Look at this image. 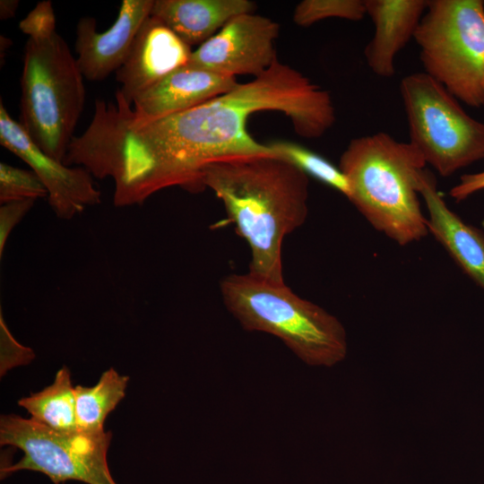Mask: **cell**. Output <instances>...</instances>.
<instances>
[{"label":"cell","mask_w":484,"mask_h":484,"mask_svg":"<svg viewBox=\"0 0 484 484\" xmlns=\"http://www.w3.org/2000/svg\"><path fill=\"white\" fill-rule=\"evenodd\" d=\"M264 110L283 113L296 134L309 139L321 137L336 118L328 91L276 59L252 81L186 111L142 120L128 109L122 115L121 130L125 143L156 165L173 186L200 191V169L207 162L274 153L246 127L252 114Z\"/></svg>","instance_id":"6da1fadb"},{"label":"cell","mask_w":484,"mask_h":484,"mask_svg":"<svg viewBox=\"0 0 484 484\" xmlns=\"http://www.w3.org/2000/svg\"><path fill=\"white\" fill-rule=\"evenodd\" d=\"M429 218L428 229L460 268L484 290V233L450 210L436 189L433 174L425 169L419 186Z\"/></svg>","instance_id":"5bb4252c"},{"label":"cell","mask_w":484,"mask_h":484,"mask_svg":"<svg viewBox=\"0 0 484 484\" xmlns=\"http://www.w3.org/2000/svg\"><path fill=\"white\" fill-rule=\"evenodd\" d=\"M236 78L216 73L190 62L140 93L133 101L142 120L180 113L228 92Z\"/></svg>","instance_id":"4fadbf2b"},{"label":"cell","mask_w":484,"mask_h":484,"mask_svg":"<svg viewBox=\"0 0 484 484\" xmlns=\"http://www.w3.org/2000/svg\"><path fill=\"white\" fill-rule=\"evenodd\" d=\"M251 250L249 272L284 282L282 243L308 214V176L276 153L226 156L200 169Z\"/></svg>","instance_id":"7a4b0ae2"},{"label":"cell","mask_w":484,"mask_h":484,"mask_svg":"<svg viewBox=\"0 0 484 484\" xmlns=\"http://www.w3.org/2000/svg\"><path fill=\"white\" fill-rule=\"evenodd\" d=\"M153 3V0H123L115 22L101 32L97 30L95 18H80L74 47L84 78L102 81L121 67L139 29L151 15Z\"/></svg>","instance_id":"8fae6325"},{"label":"cell","mask_w":484,"mask_h":484,"mask_svg":"<svg viewBox=\"0 0 484 484\" xmlns=\"http://www.w3.org/2000/svg\"><path fill=\"white\" fill-rule=\"evenodd\" d=\"M426 164L413 144L379 132L352 139L339 168L359 212L376 230L406 246L428 234L419 199Z\"/></svg>","instance_id":"3957f363"},{"label":"cell","mask_w":484,"mask_h":484,"mask_svg":"<svg viewBox=\"0 0 484 484\" xmlns=\"http://www.w3.org/2000/svg\"><path fill=\"white\" fill-rule=\"evenodd\" d=\"M255 8L249 0H154L151 15L191 47L208 40L234 16L254 13Z\"/></svg>","instance_id":"2e32d148"},{"label":"cell","mask_w":484,"mask_h":484,"mask_svg":"<svg viewBox=\"0 0 484 484\" xmlns=\"http://www.w3.org/2000/svg\"><path fill=\"white\" fill-rule=\"evenodd\" d=\"M220 289L226 307L244 329L280 338L307 364L332 367L345 358L347 341L341 323L298 296L285 282L248 272L224 277Z\"/></svg>","instance_id":"277c9868"},{"label":"cell","mask_w":484,"mask_h":484,"mask_svg":"<svg viewBox=\"0 0 484 484\" xmlns=\"http://www.w3.org/2000/svg\"><path fill=\"white\" fill-rule=\"evenodd\" d=\"M0 143L27 163L46 186L55 214L70 220L87 206L100 203V192L82 167L70 168L42 151L0 103Z\"/></svg>","instance_id":"30bf717a"},{"label":"cell","mask_w":484,"mask_h":484,"mask_svg":"<svg viewBox=\"0 0 484 484\" xmlns=\"http://www.w3.org/2000/svg\"><path fill=\"white\" fill-rule=\"evenodd\" d=\"M48 193L33 170L0 163V203L1 204L22 200L48 198Z\"/></svg>","instance_id":"44dd1931"},{"label":"cell","mask_w":484,"mask_h":484,"mask_svg":"<svg viewBox=\"0 0 484 484\" xmlns=\"http://www.w3.org/2000/svg\"><path fill=\"white\" fill-rule=\"evenodd\" d=\"M367 14L365 0H303L293 12V22L300 27L328 18L358 22Z\"/></svg>","instance_id":"ffe728a7"},{"label":"cell","mask_w":484,"mask_h":484,"mask_svg":"<svg viewBox=\"0 0 484 484\" xmlns=\"http://www.w3.org/2000/svg\"><path fill=\"white\" fill-rule=\"evenodd\" d=\"M129 377L119 375L113 367L102 373L93 386H74L75 415L79 432H104L108 415L125 395Z\"/></svg>","instance_id":"ac0fdd59"},{"label":"cell","mask_w":484,"mask_h":484,"mask_svg":"<svg viewBox=\"0 0 484 484\" xmlns=\"http://www.w3.org/2000/svg\"><path fill=\"white\" fill-rule=\"evenodd\" d=\"M18 404L30 414L31 419L51 430L65 434L78 432L74 387L65 366L57 371L50 385L20 399Z\"/></svg>","instance_id":"e0dca14e"},{"label":"cell","mask_w":484,"mask_h":484,"mask_svg":"<svg viewBox=\"0 0 484 484\" xmlns=\"http://www.w3.org/2000/svg\"><path fill=\"white\" fill-rule=\"evenodd\" d=\"M413 39L426 73L465 104L484 105V1L428 0Z\"/></svg>","instance_id":"8992f818"},{"label":"cell","mask_w":484,"mask_h":484,"mask_svg":"<svg viewBox=\"0 0 484 484\" xmlns=\"http://www.w3.org/2000/svg\"><path fill=\"white\" fill-rule=\"evenodd\" d=\"M483 189L484 171H481L479 173L462 175L459 183L451 188L449 194L459 202Z\"/></svg>","instance_id":"cb8c5ba5"},{"label":"cell","mask_w":484,"mask_h":484,"mask_svg":"<svg viewBox=\"0 0 484 484\" xmlns=\"http://www.w3.org/2000/svg\"><path fill=\"white\" fill-rule=\"evenodd\" d=\"M19 5L18 0H1L0 1V19L7 20L15 15Z\"/></svg>","instance_id":"d4e9b609"},{"label":"cell","mask_w":484,"mask_h":484,"mask_svg":"<svg viewBox=\"0 0 484 484\" xmlns=\"http://www.w3.org/2000/svg\"><path fill=\"white\" fill-rule=\"evenodd\" d=\"M110 431L98 434L59 433L15 414L2 415L0 444L22 451L15 463L1 467V478L19 471L47 475L54 484L77 480L86 484H117L107 454Z\"/></svg>","instance_id":"ba28073f"},{"label":"cell","mask_w":484,"mask_h":484,"mask_svg":"<svg viewBox=\"0 0 484 484\" xmlns=\"http://www.w3.org/2000/svg\"><path fill=\"white\" fill-rule=\"evenodd\" d=\"M20 124L46 154L64 163L85 102L83 75L57 33L28 39Z\"/></svg>","instance_id":"5b68a950"},{"label":"cell","mask_w":484,"mask_h":484,"mask_svg":"<svg viewBox=\"0 0 484 484\" xmlns=\"http://www.w3.org/2000/svg\"><path fill=\"white\" fill-rule=\"evenodd\" d=\"M19 29L30 39L47 38L56 32V16L51 1L39 2L19 23Z\"/></svg>","instance_id":"7402d4cb"},{"label":"cell","mask_w":484,"mask_h":484,"mask_svg":"<svg viewBox=\"0 0 484 484\" xmlns=\"http://www.w3.org/2000/svg\"><path fill=\"white\" fill-rule=\"evenodd\" d=\"M191 47L156 17L139 29L130 51L116 72L117 91L131 105L134 99L173 71L189 63Z\"/></svg>","instance_id":"7c38bea8"},{"label":"cell","mask_w":484,"mask_h":484,"mask_svg":"<svg viewBox=\"0 0 484 484\" xmlns=\"http://www.w3.org/2000/svg\"><path fill=\"white\" fill-rule=\"evenodd\" d=\"M428 0H365L375 33L364 55L371 71L380 77L395 73V57L419 26Z\"/></svg>","instance_id":"9a60e30c"},{"label":"cell","mask_w":484,"mask_h":484,"mask_svg":"<svg viewBox=\"0 0 484 484\" xmlns=\"http://www.w3.org/2000/svg\"><path fill=\"white\" fill-rule=\"evenodd\" d=\"M62 484H65V483H62Z\"/></svg>","instance_id":"484cf974"},{"label":"cell","mask_w":484,"mask_h":484,"mask_svg":"<svg viewBox=\"0 0 484 484\" xmlns=\"http://www.w3.org/2000/svg\"><path fill=\"white\" fill-rule=\"evenodd\" d=\"M279 32L280 25L268 17L240 13L193 51L189 62L225 76L256 77L278 59L274 43Z\"/></svg>","instance_id":"9c48e42d"},{"label":"cell","mask_w":484,"mask_h":484,"mask_svg":"<svg viewBox=\"0 0 484 484\" xmlns=\"http://www.w3.org/2000/svg\"><path fill=\"white\" fill-rule=\"evenodd\" d=\"M36 200L28 199L3 203L0 206V257L13 228L33 207Z\"/></svg>","instance_id":"603a6c76"},{"label":"cell","mask_w":484,"mask_h":484,"mask_svg":"<svg viewBox=\"0 0 484 484\" xmlns=\"http://www.w3.org/2000/svg\"><path fill=\"white\" fill-rule=\"evenodd\" d=\"M400 92L410 143L442 177L484 159V123L438 82L426 73H411L402 78Z\"/></svg>","instance_id":"52a82bcc"},{"label":"cell","mask_w":484,"mask_h":484,"mask_svg":"<svg viewBox=\"0 0 484 484\" xmlns=\"http://www.w3.org/2000/svg\"><path fill=\"white\" fill-rule=\"evenodd\" d=\"M269 145L274 153L290 160L307 176L330 186L349 198L350 190L346 177L339 167L320 154L288 141H275Z\"/></svg>","instance_id":"d6986e66"}]
</instances>
